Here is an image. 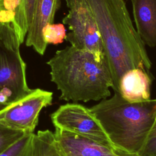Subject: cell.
Returning a JSON list of instances; mask_svg holds the SVG:
<instances>
[{
  "label": "cell",
  "mask_w": 156,
  "mask_h": 156,
  "mask_svg": "<svg viewBox=\"0 0 156 156\" xmlns=\"http://www.w3.org/2000/svg\"><path fill=\"white\" fill-rule=\"evenodd\" d=\"M30 156H66L63 152L54 134L49 130H38L34 133Z\"/></svg>",
  "instance_id": "obj_13"
},
{
  "label": "cell",
  "mask_w": 156,
  "mask_h": 156,
  "mask_svg": "<svg viewBox=\"0 0 156 156\" xmlns=\"http://www.w3.org/2000/svg\"><path fill=\"white\" fill-rule=\"evenodd\" d=\"M66 36V29L62 23L48 24L43 30V39L47 45L61 44L65 40Z\"/></svg>",
  "instance_id": "obj_14"
},
{
  "label": "cell",
  "mask_w": 156,
  "mask_h": 156,
  "mask_svg": "<svg viewBox=\"0 0 156 156\" xmlns=\"http://www.w3.org/2000/svg\"><path fill=\"white\" fill-rule=\"evenodd\" d=\"M26 132L0 124V155L22 138Z\"/></svg>",
  "instance_id": "obj_16"
},
{
  "label": "cell",
  "mask_w": 156,
  "mask_h": 156,
  "mask_svg": "<svg viewBox=\"0 0 156 156\" xmlns=\"http://www.w3.org/2000/svg\"><path fill=\"white\" fill-rule=\"evenodd\" d=\"M90 110L115 148L136 155L155 118L156 99L131 103L115 93Z\"/></svg>",
  "instance_id": "obj_3"
},
{
  "label": "cell",
  "mask_w": 156,
  "mask_h": 156,
  "mask_svg": "<svg viewBox=\"0 0 156 156\" xmlns=\"http://www.w3.org/2000/svg\"><path fill=\"white\" fill-rule=\"evenodd\" d=\"M47 64L51 81L60 91V99L88 102L110 96L112 80L105 57L99 60L71 45L57 51Z\"/></svg>",
  "instance_id": "obj_2"
},
{
  "label": "cell",
  "mask_w": 156,
  "mask_h": 156,
  "mask_svg": "<svg viewBox=\"0 0 156 156\" xmlns=\"http://www.w3.org/2000/svg\"><path fill=\"white\" fill-rule=\"evenodd\" d=\"M136 156H156V116L146 140Z\"/></svg>",
  "instance_id": "obj_17"
},
{
  "label": "cell",
  "mask_w": 156,
  "mask_h": 156,
  "mask_svg": "<svg viewBox=\"0 0 156 156\" xmlns=\"http://www.w3.org/2000/svg\"><path fill=\"white\" fill-rule=\"evenodd\" d=\"M66 156H136L91 138L55 128L54 133Z\"/></svg>",
  "instance_id": "obj_9"
},
{
  "label": "cell",
  "mask_w": 156,
  "mask_h": 156,
  "mask_svg": "<svg viewBox=\"0 0 156 156\" xmlns=\"http://www.w3.org/2000/svg\"><path fill=\"white\" fill-rule=\"evenodd\" d=\"M52 93L31 89L24 97L0 110V124L26 133H34L43 108L51 105Z\"/></svg>",
  "instance_id": "obj_6"
},
{
  "label": "cell",
  "mask_w": 156,
  "mask_h": 156,
  "mask_svg": "<svg viewBox=\"0 0 156 156\" xmlns=\"http://www.w3.org/2000/svg\"><path fill=\"white\" fill-rule=\"evenodd\" d=\"M34 133H26L22 138L9 147L0 156H30Z\"/></svg>",
  "instance_id": "obj_15"
},
{
  "label": "cell",
  "mask_w": 156,
  "mask_h": 156,
  "mask_svg": "<svg viewBox=\"0 0 156 156\" xmlns=\"http://www.w3.org/2000/svg\"><path fill=\"white\" fill-rule=\"evenodd\" d=\"M51 118L55 128L113 146L90 108L74 102L68 103L60 106L51 114Z\"/></svg>",
  "instance_id": "obj_7"
},
{
  "label": "cell",
  "mask_w": 156,
  "mask_h": 156,
  "mask_svg": "<svg viewBox=\"0 0 156 156\" xmlns=\"http://www.w3.org/2000/svg\"><path fill=\"white\" fill-rule=\"evenodd\" d=\"M87 1L102 38L112 88L119 93V80L126 71L139 68L149 72L152 63L124 0Z\"/></svg>",
  "instance_id": "obj_1"
},
{
  "label": "cell",
  "mask_w": 156,
  "mask_h": 156,
  "mask_svg": "<svg viewBox=\"0 0 156 156\" xmlns=\"http://www.w3.org/2000/svg\"><path fill=\"white\" fill-rule=\"evenodd\" d=\"M20 46L0 42V104L3 108L26 96L30 91L26 81V65Z\"/></svg>",
  "instance_id": "obj_5"
},
{
  "label": "cell",
  "mask_w": 156,
  "mask_h": 156,
  "mask_svg": "<svg viewBox=\"0 0 156 156\" xmlns=\"http://www.w3.org/2000/svg\"><path fill=\"white\" fill-rule=\"evenodd\" d=\"M35 1L36 0H24L25 14H26V21L28 25V29L32 21Z\"/></svg>",
  "instance_id": "obj_18"
},
{
  "label": "cell",
  "mask_w": 156,
  "mask_h": 156,
  "mask_svg": "<svg viewBox=\"0 0 156 156\" xmlns=\"http://www.w3.org/2000/svg\"><path fill=\"white\" fill-rule=\"evenodd\" d=\"M152 82L150 72L136 68L126 71L119 82V93L129 102L135 103L151 99Z\"/></svg>",
  "instance_id": "obj_11"
},
{
  "label": "cell",
  "mask_w": 156,
  "mask_h": 156,
  "mask_svg": "<svg viewBox=\"0 0 156 156\" xmlns=\"http://www.w3.org/2000/svg\"><path fill=\"white\" fill-rule=\"evenodd\" d=\"M135 29L144 45L156 47V0H130Z\"/></svg>",
  "instance_id": "obj_12"
},
{
  "label": "cell",
  "mask_w": 156,
  "mask_h": 156,
  "mask_svg": "<svg viewBox=\"0 0 156 156\" xmlns=\"http://www.w3.org/2000/svg\"><path fill=\"white\" fill-rule=\"evenodd\" d=\"M61 5L60 0H36L32 23L28 29L26 45L32 47L40 55H44L47 44L44 41L43 30L54 21L56 12Z\"/></svg>",
  "instance_id": "obj_10"
},
{
  "label": "cell",
  "mask_w": 156,
  "mask_h": 156,
  "mask_svg": "<svg viewBox=\"0 0 156 156\" xmlns=\"http://www.w3.org/2000/svg\"><path fill=\"white\" fill-rule=\"evenodd\" d=\"M27 30L24 0H0V42L21 45Z\"/></svg>",
  "instance_id": "obj_8"
},
{
  "label": "cell",
  "mask_w": 156,
  "mask_h": 156,
  "mask_svg": "<svg viewBox=\"0 0 156 156\" xmlns=\"http://www.w3.org/2000/svg\"><path fill=\"white\" fill-rule=\"evenodd\" d=\"M2 108H3V107H2V105L0 104V110H1Z\"/></svg>",
  "instance_id": "obj_19"
},
{
  "label": "cell",
  "mask_w": 156,
  "mask_h": 156,
  "mask_svg": "<svg viewBox=\"0 0 156 156\" xmlns=\"http://www.w3.org/2000/svg\"><path fill=\"white\" fill-rule=\"evenodd\" d=\"M68 8L63 24L71 32L65 40L77 49L89 51L98 59L105 57L102 38L87 0H65Z\"/></svg>",
  "instance_id": "obj_4"
}]
</instances>
